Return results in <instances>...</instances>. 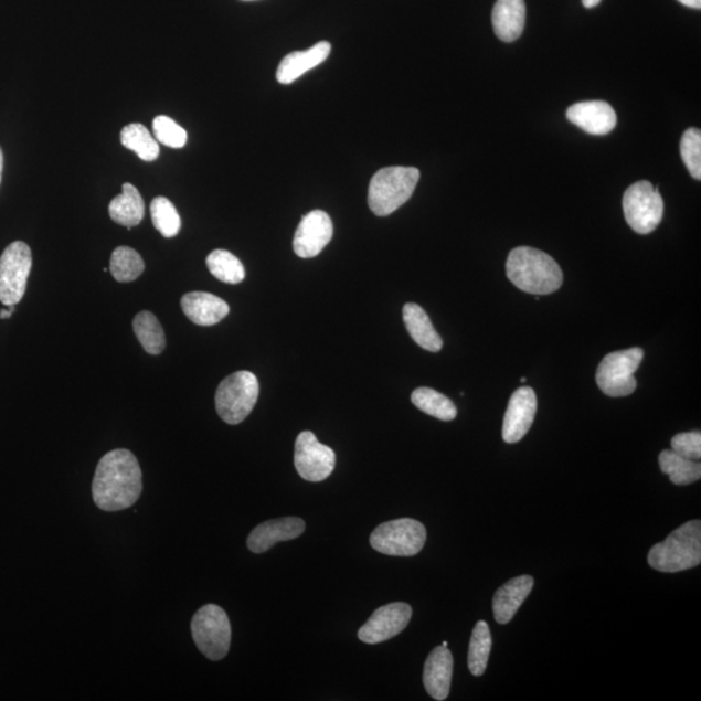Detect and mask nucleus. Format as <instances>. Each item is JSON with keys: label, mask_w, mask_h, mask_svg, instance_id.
<instances>
[{"label": "nucleus", "mask_w": 701, "mask_h": 701, "mask_svg": "<svg viewBox=\"0 0 701 701\" xmlns=\"http://www.w3.org/2000/svg\"><path fill=\"white\" fill-rule=\"evenodd\" d=\"M645 351L630 349L612 352L602 360L596 372L597 386L605 395L622 397L631 395L637 390V380L634 373L638 371Z\"/></svg>", "instance_id": "obj_8"}, {"label": "nucleus", "mask_w": 701, "mask_h": 701, "mask_svg": "<svg viewBox=\"0 0 701 701\" xmlns=\"http://www.w3.org/2000/svg\"><path fill=\"white\" fill-rule=\"evenodd\" d=\"M330 53L331 44L328 41H321L316 43L311 49L295 51V53L286 55L278 65V83L283 85L293 84L294 81L300 78L305 73L327 61Z\"/></svg>", "instance_id": "obj_20"}, {"label": "nucleus", "mask_w": 701, "mask_h": 701, "mask_svg": "<svg viewBox=\"0 0 701 701\" xmlns=\"http://www.w3.org/2000/svg\"><path fill=\"white\" fill-rule=\"evenodd\" d=\"M259 381L254 373L235 372L217 389L215 403L221 419L229 425H238L253 412L259 400Z\"/></svg>", "instance_id": "obj_5"}, {"label": "nucleus", "mask_w": 701, "mask_h": 701, "mask_svg": "<svg viewBox=\"0 0 701 701\" xmlns=\"http://www.w3.org/2000/svg\"><path fill=\"white\" fill-rule=\"evenodd\" d=\"M419 180L412 167H389L373 176L369 183L368 204L375 216L385 217L410 201Z\"/></svg>", "instance_id": "obj_4"}, {"label": "nucleus", "mask_w": 701, "mask_h": 701, "mask_svg": "<svg viewBox=\"0 0 701 701\" xmlns=\"http://www.w3.org/2000/svg\"><path fill=\"white\" fill-rule=\"evenodd\" d=\"M527 22L525 0H497L492 10V26L499 40H519Z\"/></svg>", "instance_id": "obj_21"}, {"label": "nucleus", "mask_w": 701, "mask_h": 701, "mask_svg": "<svg viewBox=\"0 0 701 701\" xmlns=\"http://www.w3.org/2000/svg\"><path fill=\"white\" fill-rule=\"evenodd\" d=\"M507 276L518 289L534 295L555 293L564 280L560 265L543 251L531 247L511 251Z\"/></svg>", "instance_id": "obj_2"}, {"label": "nucleus", "mask_w": 701, "mask_h": 701, "mask_svg": "<svg viewBox=\"0 0 701 701\" xmlns=\"http://www.w3.org/2000/svg\"><path fill=\"white\" fill-rule=\"evenodd\" d=\"M206 267H209L213 277L229 285L241 284L246 277V270L242 262L226 249L213 251L206 257Z\"/></svg>", "instance_id": "obj_28"}, {"label": "nucleus", "mask_w": 701, "mask_h": 701, "mask_svg": "<svg viewBox=\"0 0 701 701\" xmlns=\"http://www.w3.org/2000/svg\"><path fill=\"white\" fill-rule=\"evenodd\" d=\"M412 403L426 415L442 421H453L457 416L456 405L447 396L429 387H419L413 391Z\"/></svg>", "instance_id": "obj_27"}, {"label": "nucleus", "mask_w": 701, "mask_h": 701, "mask_svg": "<svg viewBox=\"0 0 701 701\" xmlns=\"http://www.w3.org/2000/svg\"><path fill=\"white\" fill-rule=\"evenodd\" d=\"M336 453L317 440L312 432H302L295 442L294 464L299 476L309 482L325 481L336 468Z\"/></svg>", "instance_id": "obj_11"}, {"label": "nucleus", "mask_w": 701, "mask_h": 701, "mask_svg": "<svg viewBox=\"0 0 701 701\" xmlns=\"http://www.w3.org/2000/svg\"><path fill=\"white\" fill-rule=\"evenodd\" d=\"M659 464L662 474L670 477V481L677 486L691 485L699 481L701 477V464L684 459L677 455L673 449H666L659 456Z\"/></svg>", "instance_id": "obj_24"}, {"label": "nucleus", "mask_w": 701, "mask_h": 701, "mask_svg": "<svg viewBox=\"0 0 701 701\" xmlns=\"http://www.w3.org/2000/svg\"><path fill=\"white\" fill-rule=\"evenodd\" d=\"M305 530L306 522L299 518L265 521L251 531L247 548L254 553H264L278 542L295 540L305 533Z\"/></svg>", "instance_id": "obj_16"}, {"label": "nucleus", "mask_w": 701, "mask_h": 701, "mask_svg": "<svg viewBox=\"0 0 701 701\" xmlns=\"http://www.w3.org/2000/svg\"><path fill=\"white\" fill-rule=\"evenodd\" d=\"M442 646L447 647L448 646L447 641H443Z\"/></svg>", "instance_id": "obj_39"}, {"label": "nucleus", "mask_w": 701, "mask_h": 701, "mask_svg": "<svg viewBox=\"0 0 701 701\" xmlns=\"http://www.w3.org/2000/svg\"><path fill=\"white\" fill-rule=\"evenodd\" d=\"M142 470L128 449L102 457L93 481V499L102 511L119 512L137 503L142 493Z\"/></svg>", "instance_id": "obj_1"}, {"label": "nucleus", "mask_w": 701, "mask_h": 701, "mask_svg": "<svg viewBox=\"0 0 701 701\" xmlns=\"http://www.w3.org/2000/svg\"><path fill=\"white\" fill-rule=\"evenodd\" d=\"M153 226L166 238H173L181 231V217L168 198H155L150 205Z\"/></svg>", "instance_id": "obj_31"}, {"label": "nucleus", "mask_w": 701, "mask_h": 701, "mask_svg": "<svg viewBox=\"0 0 701 701\" xmlns=\"http://www.w3.org/2000/svg\"><path fill=\"white\" fill-rule=\"evenodd\" d=\"M333 223L327 212L312 211L301 219L294 235V251L301 259H312L333 238Z\"/></svg>", "instance_id": "obj_13"}, {"label": "nucleus", "mask_w": 701, "mask_h": 701, "mask_svg": "<svg viewBox=\"0 0 701 701\" xmlns=\"http://www.w3.org/2000/svg\"><path fill=\"white\" fill-rule=\"evenodd\" d=\"M412 617L411 605L391 603L374 612L367 624L359 630L358 637L367 645H378L401 634L408 626Z\"/></svg>", "instance_id": "obj_12"}, {"label": "nucleus", "mask_w": 701, "mask_h": 701, "mask_svg": "<svg viewBox=\"0 0 701 701\" xmlns=\"http://www.w3.org/2000/svg\"><path fill=\"white\" fill-rule=\"evenodd\" d=\"M109 270L117 283H131L142 275L145 263L136 249L120 246L110 256Z\"/></svg>", "instance_id": "obj_30"}, {"label": "nucleus", "mask_w": 701, "mask_h": 701, "mask_svg": "<svg viewBox=\"0 0 701 701\" xmlns=\"http://www.w3.org/2000/svg\"><path fill=\"white\" fill-rule=\"evenodd\" d=\"M245 2H253V0H245Z\"/></svg>", "instance_id": "obj_40"}, {"label": "nucleus", "mask_w": 701, "mask_h": 701, "mask_svg": "<svg viewBox=\"0 0 701 701\" xmlns=\"http://www.w3.org/2000/svg\"><path fill=\"white\" fill-rule=\"evenodd\" d=\"M671 449L684 459L700 461L701 459V434L700 432H690L677 434L671 439Z\"/></svg>", "instance_id": "obj_34"}, {"label": "nucleus", "mask_w": 701, "mask_h": 701, "mask_svg": "<svg viewBox=\"0 0 701 701\" xmlns=\"http://www.w3.org/2000/svg\"><path fill=\"white\" fill-rule=\"evenodd\" d=\"M678 2L682 3L686 7H690V9H701V0H678Z\"/></svg>", "instance_id": "obj_36"}, {"label": "nucleus", "mask_w": 701, "mask_h": 701, "mask_svg": "<svg viewBox=\"0 0 701 701\" xmlns=\"http://www.w3.org/2000/svg\"><path fill=\"white\" fill-rule=\"evenodd\" d=\"M454 656L447 647L434 648L424 668V686L435 700H446L452 690Z\"/></svg>", "instance_id": "obj_17"}, {"label": "nucleus", "mask_w": 701, "mask_h": 701, "mask_svg": "<svg viewBox=\"0 0 701 701\" xmlns=\"http://www.w3.org/2000/svg\"><path fill=\"white\" fill-rule=\"evenodd\" d=\"M181 307L191 322L199 327H212L223 321L231 311L227 302L210 293L194 291L183 295Z\"/></svg>", "instance_id": "obj_18"}, {"label": "nucleus", "mask_w": 701, "mask_h": 701, "mask_svg": "<svg viewBox=\"0 0 701 701\" xmlns=\"http://www.w3.org/2000/svg\"><path fill=\"white\" fill-rule=\"evenodd\" d=\"M403 319L408 333L419 347L431 352H439L443 339L434 329L429 316L415 302H408L403 308Z\"/></svg>", "instance_id": "obj_22"}, {"label": "nucleus", "mask_w": 701, "mask_h": 701, "mask_svg": "<svg viewBox=\"0 0 701 701\" xmlns=\"http://www.w3.org/2000/svg\"><path fill=\"white\" fill-rule=\"evenodd\" d=\"M648 564L655 571L678 573L701 563V522L692 520L676 529L666 541L655 544L648 553Z\"/></svg>", "instance_id": "obj_3"}, {"label": "nucleus", "mask_w": 701, "mask_h": 701, "mask_svg": "<svg viewBox=\"0 0 701 701\" xmlns=\"http://www.w3.org/2000/svg\"><path fill=\"white\" fill-rule=\"evenodd\" d=\"M33 264L32 249L24 242H13L0 256V301L17 306L24 298Z\"/></svg>", "instance_id": "obj_10"}, {"label": "nucleus", "mask_w": 701, "mask_h": 701, "mask_svg": "<svg viewBox=\"0 0 701 701\" xmlns=\"http://www.w3.org/2000/svg\"><path fill=\"white\" fill-rule=\"evenodd\" d=\"M153 135L158 142L171 149H182L188 142V132L168 116L155 117Z\"/></svg>", "instance_id": "obj_32"}, {"label": "nucleus", "mask_w": 701, "mask_h": 701, "mask_svg": "<svg viewBox=\"0 0 701 701\" xmlns=\"http://www.w3.org/2000/svg\"><path fill=\"white\" fill-rule=\"evenodd\" d=\"M14 311H17V306H10L2 309V311H0V319L2 320L10 319V317L14 314Z\"/></svg>", "instance_id": "obj_35"}, {"label": "nucleus", "mask_w": 701, "mask_h": 701, "mask_svg": "<svg viewBox=\"0 0 701 701\" xmlns=\"http://www.w3.org/2000/svg\"><path fill=\"white\" fill-rule=\"evenodd\" d=\"M537 407V395L533 389L521 387L514 391L511 400H509L504 416V442L513 445V443H518L525 437L534 423Z\"/></svg>", "instance_id": "obj_14"}, {"label": "nucleus", "mask_w": 701, "mask_h": 701, "mask_svg": "<svg viewBox=\"0 0 701 701\" xmlns=\"http://www.w3.org/2000/svg\"><path fill=\"white\" fill-rule=\"evenodd\" d=\"M3 166H4L3 151L2 149H0V183H2Z\"/></svg>", "instance_id": "obj_38"}, {"label": "nucleus", "mask_w": 701, "mask_h": 701, "mask_svg": "<svg viewBox=\"0 0 701 701\" xmlns=\"http://www.w3.org/2000/svg\"><path fill=\"white\" fill-rule=\"evenodd\" d=\"M491 646L492 639L489 624L478 622L474 634H471L469 645L468 666L471 675L481 677L485 673L490 658Z\"/></svg>", "instance_id": "obj_29"}, {"label": "nucleus", "mask_w": 701, "mask_h": 701, "mask_svg": "<svg viewBox=\"0 0 701 701\" xmlns=\"http://www.w3.org/2000/svg\"><path fill=\"white\" fill-rule=\"evenodd\" d=\"M132 329L146 352L160 355L166 349V334L157 316L149 311L139 312L132 321Z\"/></svg>", "instance_id": "obj_25"}, {"label": "nucleus", "mask_w": 701, "mask_h": 701, "mask_svg": "<svg viewBox=\"0 0 701 701\" xmlns=\"http://www.w3.org/2000/svg\"><path fill=\"white\" fill-rule=\"evenodd\" d=\"M623 209L627 224L638 234H649L659 226L663 216V201L659 188L639 181L625 191Z\"/></svg>", "instance_id": "obj_9"}, {"label": "nucleus", "mask_w": 701, "mask_h": 701, "mask_svg": "<svg viewBox=\"0 0 701 701\" xmlns=\"http://www.w3.org/2000/svg\"><path fill=\"white\" fill-rule=\"evenodd\" d=\"M426 543V529L412 519H400L382 523L371 535L372 548L389 556L411 557L417 555Z\"/></svg>", "instance_id": "obj_7"}, {"label": "nucleus", "mask_w": 701, "mask_h": 701, "mask_svg": "<svg viewBox=\"0 0 701 701\" xmlns=\"http://www.w3.org/2000/svg\"><path fill=\"white\" fill-rule=\"evenodd\" d=\"M567 120L593 136H605L616 128L615 109L607 102L575 103L566 110Z\"/></svg>", "instance_id": "obj_15"}, {"label": "nucleus", "mask_w": 701, "mask_h": 701, "mask_svg": "<svg viewBox=\"0 0 701 701\" xmlns=\"http://www.w3.org/2000/svg\"><path fill=\"white\" fill-rule=\"evenodd\" d=\"M534 586V578L530 575H521L508 581L501 586L492 599V610L496 622L500 625L509 624L523 602L530 595Z\"/></svg>", "instance_id": "obj_19"}, {"label": "nucleus", "mask_w": 701, "mask_h": 701, "mask_svg": "<svg viewBox=\"0 0 701 701\" xmlns=\"http://www.w3.org/2000/svg\"><path fill=\"white\" fill-rule=\"evenodd\" d=\"M601 2L602 0H582V3L586 7V9H594V7H596Z\"/></svg>", "instance_id": "obj_37"}, {"label": "nucleus", "mask_w": 701, "mask_h": 701, "mask_svg": "<svg viewBox=\"0 0 701 701\" xmlns=\"http://www.w3.org/2000/svg\"><path fill=\"white\" fill-rule=\"evenodd\" d=\"M120 140L125 149L135 151L144 161L157 160L159 142L142 124H129L121 130Z\"/></svg>", "instance_id": "obj_26"}, {"label": "nucleus", "mask_w": 701, "mask_h": 701, "mask_svg": "<svg viewBox=\"0 0 701 701\" xmlns=\"http://www.w3.org/2000/svg\"><path fill=\"white\" fill-rule=\"evenodd\" d=\"M191 633L199 651L212 661L223 660L231 648L232 626L226 612L216 604H206L191 622Z\"/></svg>", "instance_id": "obj_6"}, {"label": "nucleus", "mask_w": 701, "mask_h": 701, "mask_svg": "<svg viewBox=\"0 0 701 701\" xmlns=\"http://www.w3.org/2000/svg\"><path fill=\"white\" fill-rule=\"evenodd\" d=\"M108 212L116 224L127 226L128 231L140 224L145 216V203L135 184H123V193L109 203Z\"/></svg>", "instance_id": "obj_23"}, {"label": "nucleus", "mask_w": 701, "mask_h": 701, "mask_svg": "<svg viewBox=\"0 0 701 701\" xmlns=\"http://www.w3.org/2000/svg\"><path fill=\"white\" fill-rule=\"evenodd\" d=\"M681 155L693 179L701 180V132L690 128L683 132L681 139Z\"/></svg>", "instance_id": "obj_33"}]
</instances>
